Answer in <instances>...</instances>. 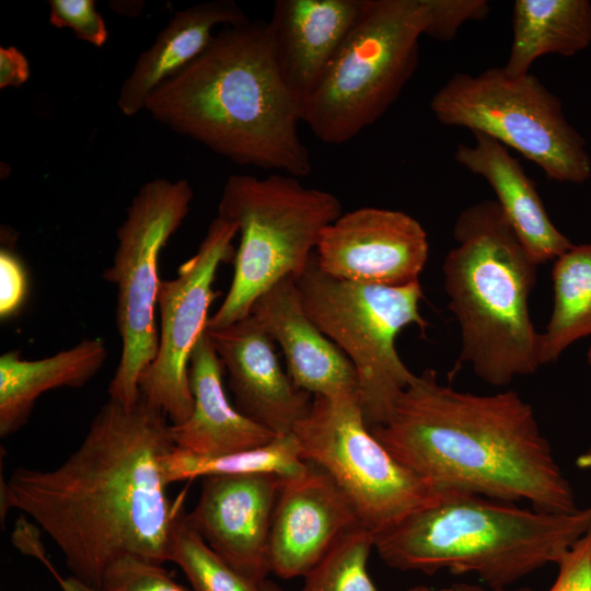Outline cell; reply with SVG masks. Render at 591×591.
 <instances>
[{
    "label": "cell",
    "instance_id": "26",
    "mask_svg": "<svg viewBox=\"0 0 591 591\" xmlns=\"http://www.w3.org/2000/svg\"><path fill=\"white\" fill-rule=\"evenodd\" d=\"M184 506L173 528L171 558L195 591H281L274 582L255 580L219 557L189 525Z\"/></svg>",
    "mask_w": 591,
    "mask_h": 591
},
{
    "label": "cell",
    "instance_id": "38",
    "mask_svg": "<svg viewBox=\"0 0 591 591\" xmlns=\"http://www.w3.org/2000/svg\"><path fill=\"white\" fill-rule=\"evenodd\" d=\"M587 359H588V363H589V366L591 368V346H590V348L588 350Z\"/></svg>",
    "mask_w": 591,
    "mask_h": 591
},
{
    "label": "cell",
    "instance_id": "14",
    "mask_svg": "<svg viewBox=\"0 0 591 591\" xmlns=\"http://www.w3.org/2000/svg\"><path fill=\"white\" fill-rule=\"evenodd\" d=\"M282 475L255 473L202 478L189 525L225 563L252 579L271 573L269 537Z\"/></svg>",
    "mask_w": 591,
    "mask_h": 591
},
{
    "label": "cell",
    "instance_id": "1",
    "mask_svg": "<svg viewBox=\"0 0 591 591\" xmlns=\"http://www.w3.org/2000/svg\"><path fill=\"white\" fill-rule=\"evenodd\" d=\"M166 415L141 397L108 399L81 444L51 470L15 468L1 482V518L31 517L60 549L73 577L100 590L124 557L170 561L184 490L170 500L162 457L174 444Z\"/></svg>",
    "mask_w": 591,
    "mask_h": 591
},
{
    "label": "cell",
    "instance_id": "16",
    "mask_svg": "<svg viewBox=\"0 0 591 591\" xmlns=\"http://www.w3.org/2000/svg\"><path fill=\"white\" fill-rule=\"evenodd\" d=\"M206 333L228 374L236 409L276 436L292 433L313 396L283 371L275 341L256 318L250 314Z\"/></svg>",
    "mask_w": 591,
    "mask_h": 591
},
{
    "label": "cell",
    "instance_id": "21",
    "mask_svg": "<svg viewBox=\"0 0 591 591\" xmlns=\"http://www.w3.org/2000/svg\"><path fill=\"white\" fill-rule=\"evenodd\" d=\"M242 9L231 0L199 3L177 11L158 34L155 42L137 59L123 82L117 106L125 116L144 109L151 93L164 81L193 62L211 43L219 25L247 21Z\"/></svg>",
    "mask_w": 591,
    "mask_h": 591
},
{
    "label": "cell",
    "instance_id": "9",
    "mask_svg": "<svg viewBox=\"0 0 591 591\" xmlns=\"http://www.w3.org/2000/svg\"><path fill=\"white\" fill-rule=\"evenodd\" d=\"M430 109L445 126L517 150L552 181L580 184L591 177L584 138L567 120L561 101L532 73L511 78L502 67L454 73L433 94Z\"/></svg>",
    "mask_w": 591,
    "mask_h": 591
},
{
    "label": "cell",
    "instance_id": "25",
    "mask_svg": "<svg viewBox=\"0 0 591 591\" xmlns=\"http://www.w3.org/2000/svg\"><path fill=\"white\" fill-rule=\"evenodd\" d=\"M293 433L276 436L269 443L245 451L201 456L173 448L162 457L167 485L209 476L275 473L293 475L304 468Z\"/></svg>",
    "mask_w": 591,
    "mask_h": 591
},
{
    "label": "cell",
    "instance_id": "28",
    "mask_svg": "<svg viewBox=\"0 0 591 591\" xmlns=\"http://www.w3.org/2000/svg\"><path fill=\"white\" fill-rule=\"evenodd\" d=\"M101 591H195L177 583L162 565L124 557L105 572Z\"/></svg>",
    "mask_w": 591,
    "mask_h": 591
},
{
    "label": "cell",
    "instance_id": "17",
    "mask_svg": "<svg viewBox=\"0 0 591 591\" xmlns=\"http://www.w3.org/2000/svg\"><path fill=\"white\" fill-rule=\"evenodd\" d=\"M250 314L280 347L297 387L312 396L359 394L352 363L309 317L296 278L287 277L266 290Z\"/></svg>",
    "mask_w": 591,
    "mask_h": 591
},
{
    "label": "cell",
    "instance_id": "5",
    "mask_svg": "<svg viewBox=\"0 0 591 591\" xmlns=\"http://www.w3.org/2000/svg\"><path fill=\"white\" fill-rule=\"evenodd\" d=\"M456 245L442 264L449 308L461 334L459 361L493 386L534 374L541 333L530 316L536 265L498 202L465 208L453 227Z\"/></svg>",
    "mask_w": 591,
    "mask_h": 591
},
{
    "label": "cell",
    "instance_id": "2",
    "mask_svg": "<svg viewBox=\"0 0 591 591\" xmlns=\"http://www.w3.org/2000/svg\"><path fill=\"white\" fill-rule=\"evenodd\" d=\"M371 431L396 461L437 487L525 500L552 513L579 510L533 407L513 390L463 392L427 369Z\"/></svg>",
    "mask_w": 591,
    "mask_h": 591
},
{
    "label": "cell",
    "instance_id": "11",
    "mask_svg": "<svg viewBox=\"0 0 591 591\" xmlns=\"http://www.w3.org/2000/svg\"><path fill=\"white\" fill-rule=\"evenodd\" d=\"M187 179L155 178L144 183L116 231L113 264L103 278L117 289L116 323L121 356L108 385V396L134 407L140 397L141 375L159 347L155 305L160 281L159 255L187 217L193 199Z\"/></svg>",
    "mask_w": 591,
    "mask_h": 591
},
{
    "label": "cell",
    "instance_id": "8",
    "mask_svg": "<svg viewBox=\"0 0 591 591\" xmlns=\"http://www.w3.org/2000/svg\"><path fill=\"white\" fill-rule=\"evenodd\" d=\"M302 304L312 322L350 360L367 426L383 425L399 395L416 380L395 346L408 325L425 331L420 281L380 286L347 281L323 273L314 255L296 278Z\"/></svg>",
    "mask_w": 591,
    "mask_h": 591
},
{
    "label": "cell",
    "instance_id": "31",
    "mask_svg": "<svg viewBox=\"0 0 591 591\" xmlns=\"http://www.w3.org/2000/svg\"><path fill=\"white\" fill-rule=\"evenodd\" d=\"M557 576L547 591H591V529L557 561Z\"/></svg>",
    "mask_w": 591,
    "mask_h": 591
},
{
    "label": "cell",
    "instance_id": "12",
    "mask_svg": "<svg viewBox=\"0 0 591 591\" xmlns=\"http://www.w3.org/2000/svg\"><path fill=\"white\" fill-rule=\"evenodd\" d=\"M236 234L234 223L217 216L197 252L178 267L176 276L160 281L159 347L141 375L139 392L148 405L166 415L171 425L183 424L192 414L190 356L206 331L208 311L217 297L212 289L217 270L222 263L234 259L232 241Z\"/></svg>",
    "mask_w": 591,
    "mask_h": 591
},
{
    "label": "cell",
    "instance_id": "13",
    "mask_svg": "<svg viewBox=\"0 0 591 591\" xmlns=\"http://www.w3.org/2000/svg\"><path fill=\"white\" fill-rule=\"evenodd\" d=\"M428 256L427 233L415 218L378 207L341 213L324 230L314 253L323 273L380 286L419 280Z\"/></svg>",
    "mask_w": 591,
    "mask_h": 591
},
{
    "label": "cell",
    "instance_id": "18",
    "mask_svg": "<svg viewBox=\"0 0 591 591\" xmlns=\"http://www.w3.org/2000/svg\"><path fill=\"white\" fill-rule=\"evenodd\" d=\"M364 0H276L269 22L280 73L302 102L317 86Z\"/></svg>",
    "mask_w": 591,
    "mask_h": 591
},
{
    "label": "cell",
    "instance_id": "30",
    "mask_svg": "<svg viewBox=\"0 0 591 591\" xmlns=\"http://www.w3.org/2000/svg\"><path fill=\"white\" fill-rule=\"evenodd\" d=\"M427 26L425 35L436 40L454 38L467 21H482L489 14L486 0H425Z\"/></svg>",
    "mask_w": 591,
    "mask_h": 591
},
{
    "label": "cell",
    "instance_id": "10",
    "mask_svg": "<svg viewBox=\"0 0 591 591\" xmlns=\"http://www.w3.org/2000/svg\"><path fill=\"white\" fill-rule=\"evenodd\" d=\"M292 433L301 459L333 478L374 535L454 490L434 486L392 456L367 426L359 394L313 396Z\"/></svg>",
    "mask_w": 591,
    "mask_h": 591
},
{
    "label": "cell",
    "instance_id": "4",
    "mask_svg": "<svg viewBox=\"0 0 591 591\" xmlns=\"http://www.w3.org/2000/svg\"><path fill=\"white\" fill-rule=\"evenodd\" d=\"M590 529L591 506L552 513L453 490L375 534L374 549L396 570L473 573L486 587L509 588L556 565Z\"/></svg>",
    "mask_w": 591,
    "mask_h": 591
},
{
    "label": "cell",
    "instance_id": "3",
    "mask_svg": "<svg viewBox=\"0 0 591 591\" xmlns=\"http://www.w3.org/2000/svg\"><path fill=\"white\" fill-rule=\"evenodd\" d=\"M144 109L239 165L298 178L312 172L298 128L301 102L280 73L269 22L224 26L193 62L151 93Z\"/></svg>",
    "mask_w": 591,
    "mask_h": 591
},
{
    "label": "cell",
    "instance_id": "15",
    "mask_svg": "<svg viewBox=\"0 0 591 591\" xmlns=\"http://www.w3.org/2000/svg\"><path fill=\"white\" fill-rule=\"evenodd\" d=\"M305 463L299 473L283 476L275 503L269 560L271 573L281 579L304 577L343 535L361 525L333 478Z\"/></svg>",
    "mask_w": 591,
    "mask_h": 591
},
{
    "label": "cell",
    "instance_id": "33",
    "mask_svg": "<svg viewBox=\"0 0 591 591\" xmlns=\"http://www.w3.org/2000/svg\"><path fill=\"white\" fill-rule=\"evenodd\" d=\"M30 77L25 56L14 46L0 47V88H20Z\"/></svg>",
    "mask_w": 591,
    "mask_h": 591
},
{
    "label": "cell",
    "instance_id": "20",
    "mask_svg": "<svg viewBox=\"0 0 591 591\" xmlns=\"http://www.w3.org/2000/svg\"><path fill=\"white\" fill-rule=\"evenodd\" d=\"M473 146L459 144L454 157L491 186L505 218L536 265L557 259L575 244L552 222L535 184L507 147L474 132Z\"/></svg>",
    "mask_w": 591,
    "mask_h": 591
},
{
    "label": "cell",
    "instance_id": "6",
    "mask_svg": "<svg viewBox=\"0 0 591 591\" xmlns=\"http://www.w3.org/2000/svg\"><path fill=\"white\" fill-rule=\"evenodd\" d=\"M341 213L334 194L304 186L298 177L231 175L217 216L237 227L240 243L230 288L206 328L225 327L248 316L266 290L287 277H299L324 230Z\"/></svg>",
    "mask_w": 591,
    "mask_h": 591
},
{
    "label": "cell",
    "instance_id": "37",
    "mask_svg": "<svg viewBox=\"0 0 591 591\" xmlns=\"http://www.w3.org/2000/svg\"><path fill=\"white\" fill-rule=\"evenodd\" d=\"M406 591H454L453 590V587H447V588H432V587H429V586H425V584H418V586H414L409 589H407Z\"/></svg>",
    "mask_w": 591,
    "mask_h": 591
},
{
    "label": "cell",
    "instance_id": "32",
    "mask_svg": "<svg viewBox=\"0 0 591 591\" xmlns=\"http://www.w3.org/2000/svg\"><path fill=\"white\" fill-rule=\"evenodd\" d=\"M27 275L21 259L11 251L0 252V316L10 318L22 309L27 297Z\"/></svg>",
    "mask_w": 591,
    "mask_h": 591
},
{
    "label": "cell",
    "instance_id": "36",
    "mask_svg": "<svg viewBox=\"0 0 591 591\" xmlns=\"http://www.w3.org/2000/svg\"><path fill=\"white\" fill-rule=\"evenodd\" d=\"M576 465L583 470H591V447L576 460Z\"/></svg>",
    "mask_w": 591,
    "mask_h": 591
},
{
    "label": "cell",
    "instance_id": "19",
    "mask_svg": "<svg viewBox=\"0 0 591 591\" xmlns=\"http://www.w3.org/2000/svg\"><path fill=\"white\" fill-rule=\"evenodd\" d=\"M223 370L205 331L189 362L192 414L183 424L170 426L175 448L196 455L215 456L263 447L276 437L231 405L223 387Z\"/></svg>",
    "mask_w": 591,
    "mask_h": 591
},
{
    "label": "cell",
    "instance_id": "7",
    "mask_svg": "<svg viewBox=\"0 0 591 591\" xmlns=\"http://www.w3.org/2000/svg\"><path fill=\"white\" fill-rule=\"evenodd\" d=\"M425 0H364L317 86L301 102V121L323 143L340 146L379 120L419 62Z\"/></svg>",
    "mask_w": 591,
    "mask_h": 591
},
{
    "label": "cell",
    "instance_id": "22",
    "mask_svg": "<svg viewBox=\"0 0 591 591\" xmlns=\"http://www.w3.org/2000/svg\"><path fill=\"white\" fill-rule=\"evenodd\" d=\"M107 350L102 338H86L39 360H25L12 350L0 357V437L28 420L36 399L62 386L80 387L103 367Z\"/></svg>",
    "mask_w": 591,
    "mask_h": 591
},
{
    "label": "cell",
    "instance_id": "35",
    "mask_svg": "<svg viewBox=\"0 0 591 591\" xmlns=\"http://www.w3.org/2000/svg\"><path fill=\"white\" fill-rule=\"evenodd\" d=\"M452 587L454 591H533L530 588H518V589L489 588L486 586H479V584L467 583V582L455 583Z\"/></svg>",
    "mask_w": 591,
    "mask_h": 591
},
{
    "label": "cell",
    "instance_id": "34",
    "mask_svg": "<svg viewBox=\"0 0 591 591\" xmlns=\"http://www.w3.org/2000/svg\"><path fill=\"white\" fill-rule=\"evenodd\" d=\"M57 581L61 588V591H101L84 583L73 576L68 578L58 577Z\"/></svg>",
    "mask_w": 591,
    "mask_h": 591
},
{
    "label": "cell",
    "instance_id": "24",
    "mask_svg": "<svg viewBox=\"0 0 591 591\" xmlns=\"http://www.w3.org/2000/svg\"><path fill=\"white\" fill-rule=\"evenodd\" d=\"M554 306L541 334V366L555 362L575 341L591 335V243L573 245L555 259Z\"/></svg>",
    "mask_w": 591,
    "mask_h": 591
},
{
    "label": "cell",
    "instance_id": "27",
    "mask_svg": "<svg viewBox=\"0 0 591 591\" xmlns=\"http://www.w3.org/2000/svg\"><path fill=\"white\" fill-rule=\"evenodd\" d=\"M372 549L371 531L350 530L308 571L300 591H379L368 571Z\"/></svg>",
    "mask_w": 591,
    "mask_h": 591
},
{
    "label": "cell",
    "instance_id": "23",
    "mask_svg": "<svg viewBox=\"0 0 591 591\" xmlns=\"http://www.w3.org/2000/svg\"><path fill=\"white\" fill-rule=\"evenodd\" d=\"M512 44L502 67L520 78L547 54L573 56L591 44V2L588 0H517L512 10Z\"/></svg>",
    "mask_w": 591,
    "mask_h": 591
},
{
    "label": "cell",
    "instance_id": "29",
    "mask_svg": "<svg viewBox=\"0 0 591 591\" xmlns=\"http://www.w3.org/2000/svg\"><path fill=\"white\" fill-rule=\"evenodd\" d=\"M49 23L73 31L76 37L96 47L107 40V28L93 0H49Z\"/></svg>",
    "mask_w": 591,
    "mask_h": 591
}]
</instances>
